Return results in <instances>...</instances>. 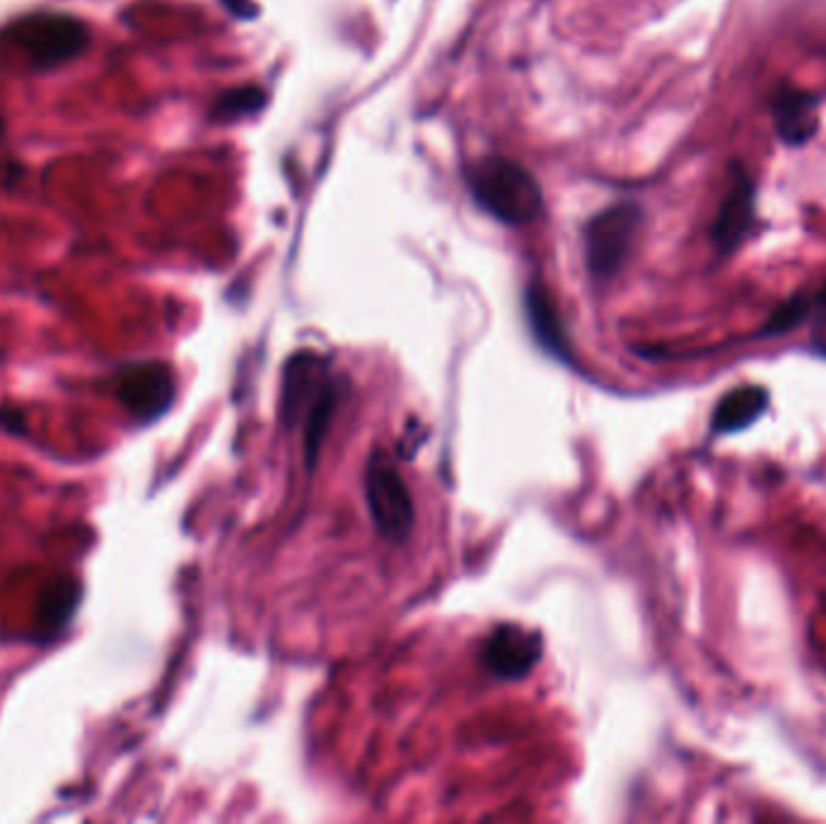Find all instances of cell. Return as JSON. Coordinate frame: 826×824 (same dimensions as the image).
<instances>
[{
  "label": "cell",
  "mask_w": 826,
  "mask_h": 824,
  "mask_svg": "<svg viewBox=\"0 0 826 824\" xmlns=\"http://www.w3.org/2000/svg\"><path fill=\"white\" fill-rule=\"evenodd\" d=\"M0 46L20 51L32 71L49 73L90 51L92 30L68 13H32L0 30Z\"/></svg>",
  "instance_id": "1"
},
{
  "label": "cell",
  "mask_w": 826,
  "mask_h": 824,
  "mask_svg": "<svg viewBox=\"0 0 826 824\" xmlns=\"http://www.w3.org/2000/svg\"><path fill=\"white\" fill-rule=\"evenodd\" d=\"M467 182L472 199L505 225H527L544 208L537 179L508 158H484L474 162Z\"/></svg>",
  "instance_id": "2"
},
{
  "label": "cell",
  "mask_w": 826,
  "mask_h": 824,
  "mask_svg": "<svg viewBox=\"0 0 826 824\" xmlns=\"http://www.w3.org/2000/svg\"><path fill=\"white\" fill-rule=\"evenodd\" d=\"M365 501L377 532L389 542H406L414 530V501L397 464L375 450L365 467Z\"/></svg>",
  "instance_id": "3"
},
{
  "label": "cell",
  "mask_w": 826,
  "mask_h": 824,
  "mask_svg": "<svg viewBox=\"0 0 826 824\" xmlns=\"http://www.w3.org/2000/svg\"><path fill=\"white\" fill-rule=\"evenodd\" d=\"M641 223V206H636L631 201L604 208L602 213L590 220V225L585 230V249L592 276L609 278L621 269Z\"/></svg>",
  "instance_id": "4"
},
{
  "label": "cell",
  "mask_w": 826,
  "mask_h": 824,
  "mask_svg": "<svg viewBox=\"0 0 826 824\" xmlns=\"http://www.w3.org/2000/svg\"><path fill=\"white\" fill-rule=\"evenodd\" d=\"M174 375L160 361H141L119 368L116 399L136 421H155L174 402Z\"/></svg>",
  "instance_id": "5"
},
{
  "label": "cell",
  "mask_w": 826,
  "mask_h": 824,
  "mask_svg": "<svg viewBox=\"0 0 826 824\" xmlns=\"http://www.w3.org/2000/svg\"><path fill=\"white\" fill-rule=\"evenodd\" d=\"M542 636L525 626L503 624L493 629L481 648V663L500 680H520L530 675L542 660Z\"/></svg>",
  "instance_id": "6"
},
{
  "label": "cell",
  "mask_w": 826,
  "mask_h": 824,
  "mask_svg": "<svg viewBox=\"0 0 826 824\" xmlns=\"http://www.w3.org/2000/svg\"><path fill=\"white\" fill-rule=\"evenodd\" d=\"M754 204L756 192L752 177L742 167H735L732 170L730 189L718 208V216L711 228V240L716 242L720 254L735 252L747 240L754 223Z\"/></svg>",
  "instance_id": "7"
},
{
  "label": "cell",
  "mask_w": 826,
  "mask_h": 824,
  "mask_svg": "<svg viewBox=\"0 0 826 824\" xmlns=\"http://www.w3.org/2000/svg\"><path fill=\"white\" fill-rule=\"evenodd\" d=\"M817 97L805 90L783 88L773 95V121L776 134L788 146H805L819 129Z\"/></svg>",
  "instance_id": "8"
},
{
  "label": "cell",
  "mask_w": 826,
  "mask_h": 824,
  "mask_svg": "<svg viewBox=\"0 0 826 824\" xmlns=\"http://www.w3.org/2000/svg\"><path fill=\"white\" fill-rule=\"evenodd\" d=\"M766 409H769V392L764 387L744 385L732 390L716 406L713 431L718 436L744 431V428L752 426Z\"/></svg>",
  "instance_id": "9"
},
{
  "label": "cell",
  "mask_w": 826,
  "mask_h": 824,
  "mask_svg": "<svg viewBox=\"0 0 826 824\" xmlns=\"http://www.w3.org/2000/svg\"><path fill=\"white\" fill-rule=\"evenodd\" d=\"M525 307H527V320L532 324V332L537 336V341L551 351L558 358H568V341L561 327V320H558V312L551 303V295L546 293V288L542 286H530L525 293Z\"/></svg>",
  "instance_id": "10"
},
{
  "label": "cell",
  "mask_w": 826,
  "mask_h": 824,
  "mask_svg": "<svg viewBox=\"0 0 826 824\" xmlns=\"http://www.w3.org/2000/svg\"><path fill=\"white\" fill-rule=\"evenodd\" d=\"M80 600V588L75 580L71 578H61L46 590L42 597V607H39V629L42 631H58L71 622L73 612L78 607Z\"/></svg>",
  "instance_id": "11"
},
{
  "label": "cell",
  "mask_w": 826,
  "mask_h": 824,
  "mask_svg": "<svg viewBox=\"0 0 826 824\" xmlns=\"http://www.w3.org/2000/svg\"><path fill=\"white\" fill-rule=\"evenodd\" d=\"M266 95L254 85H242L223 92L211 109V119L228 121V119H242V116L257 114L264 107Z\"/></svg>",
  "instance_id": "12"
},
{
  "label": "cell",
  "mask_w": 826,
  "mask_h": 824,
  "mask_svg": "<svg viewBox=\"0 0 826 824\" xmlns=\"http://www.w3.org/2000/svg\"><path fill=\"white\" fill-rule=\"evenodd\" d=\"M805 303L812 320V346L819 356H826V283L814 295H805Z\"/></svg>",
  "instance_id": "13"
},
{
  "label": "cell",
  "mask_w": 826,
  "mask_h": 824,
  "mask_svg": "<svg viewBox=\"0 0 826 824\" xmlns=\"http://www.w3.org/2000/svg\"><path fill=\"white\" fill-rule=\"evenodd\" d=\"M0 431L15 438L27 436L30 426H27L25 409L15 404H0Z\"/></svg>",
  "instance_id": "14"
},
{
  "label": "cell",
  "mask_w": 826,
  "mask_h": 824,
  "mask_svg": "<svg viewBox=\"0 0 826 824\" xmlns=\"http://www.w3.org/2000/svg\"><path fill=\"white\" fill-rule=\"evenodd\" d=\"M5 131H8V121H5V116H3V112H0V141H3V136H5Z\"/></svg>",
  "instance_id": "15"
}]
</instances>
